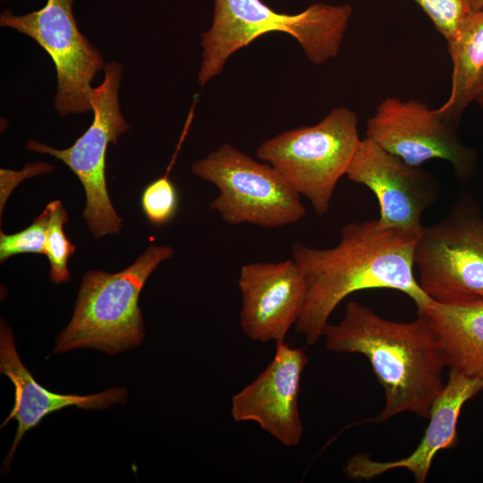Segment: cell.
<instances>
[{"label":"cell","instance_id":"obj_9","mask_svg":"<svg viewBox=\"0 0 483 483\" xmlns=\"http://www.w3.org/2000/svg\"><path fill=\"white\" fill-rule=\"evenodd\" d=\"M73 0H47L39 10L0 14V26L34 39L52 58L57 75L55 106L61 116L92 111L91 82L105 67L104 58L80 31L72 13Z\"/></svg>","mask_w":483,"mask_h":483},{"label":"cell","instance_id":"obj_22","mask_svg":"<svg viewBox=\"0 0 483 483\" xmlns=\"http://www.w3.org/2000/svg\"><path fill=\"white\" fill-rule=\"evenodd\" d=\"M472 12L480 11L483 9V0H467Z\"/></svg>","mask_w":483,"mask_h":483},{"label":"cell","instance_id":"obj_23","mask_svg":"<svg viewBox=\"0 0 483 483\" xmlns=\"http://www.w3.org/2000/svg\"><path fill=\"white\" fill-rule=\"evenodd\" d=\"M476 102L483 109V87L476 98Z\"/></svg>","mask_w":483,"mask_h":483},{"label":"cell","instance_id":"obj_16","mask_svg":"<svg viewBox=\"0 0 483 483\" xmlns=\"http://www.w3.org/2000/svg\"><path fill=\"white\" fill-rule=\"evenodd\" d=\"M431 326L445 366L483 377V301H432L418 309Z\"/></svg>","mask_w":483,"mask_h":483},{"label":"cell","instance_id":"obj_12","mask_svg":"<svg viewBox=\"0 0 483 483\" xmlns=\"http://www.w3.org/2000/svg\"><path fill=\"white\" fill-rule=\"evenodd\" d=\"M272 361L234 394L231 415L236 422L253 421L282 445H298L303 433L299 411L301 378L308 358L301 348L275 343Z\"/></svg>","mask_w":483,"mask_h":483},{"label":"cell","instance_id":"obj_4","mask_svg":"<svg viewBox=\"0 0 483 483\" xmlns=\"http://www.w3.org/2000/svg\"><path fill=\"white\" fill-rule=\"evenodd\" d=\"M170 246H149L131 266L117 273L88 271L75 301L72 318L56 337L55 353L94 348L115 354L144 339L139 299L151 273L173 257Z\"/></svg>","mask_w":483,"mask_h":483},{"label":"cell","instance_id":"obj_7","mask_svg":"<svg viewBox=\"0 0 483 483\" xmlns=\"http://www.w3.org/2000/svg\"><path fill=\"white\" fill-rule=\"evenodd\" d=\"M415 267L434 302L483 301V212L471 195L463 192L445 218L423 226Z\"/></svg>","mask_w":483,"mask_h":483},{"label":"cell","instance_id":"obj_10","mask_svg":"<svg viewBox=\"0 0 483 483\" xmlns=\"http://www.w3.org/2000/svg\"><path fill=\"white\" fill-rule=\"evenodd\" d=\"M366 136L412 165L445 160L462 182L471 179L477 170V152L461 140L436 109L418 99L385 97L367 122Z\"/></svg>","mask_w":483,"mask_h":483},{"label":"cell","instance_id":"obj_6","mask_svg":"<svg viewBox=\"0 0 483 483\" xmlns=\"http://www.w3.org/2000/svg\"><path fill=\"white\" fill-rule=\"evenodd\" d=\"M191 172L217 188L209 208L226 224L278 228L306 214L300 194L275 167L230 144L193 163Z\"/></svg>","mask_w":483,"mask_h":483},{"label":"cell","instance_id":"obj_13","mask_svg":"<svg viewBox=\"0 0 483 483\" xmlns=\"http://www.w3.org/2000/svg\"><path fill=\"white\" fill-rule=\"evenodd\" d=\"M240 324L253 341L284 342L302 311L307 285L292 258L280 262H253L241 268Z\"/></svg>","mask_w":483,"mask_h":483},{"label":"cell","instance_id":"obj_17","mask_svg":"<svg viewBox=\"0 0 483 483\" xmlns=\"http://www.w3.org/2000/svg\"><path fill=\"white\" fill-rule=\"evenodd\" d=\"M447 46L453 63L452 87L447 100L436 111L456 129L483 87V9L468 16Z\"/></svg>","mask_w":483,"mask_h":483},{"label":"cell","instance_id":"obj_21","mask_svg":"<svg viewBox=\"0 0 483 483\" xmlns=\"http://www.w3.org/2000/svg\"><path fill=\"white\" fill-rule=\"evenodd\" d=\"M446 42L453 39L472 13L467 0H413Z\"/></svg>","mask_w":483,"mask_h":483},{"label":"cell","instance_id":"obj_2","mask_svg":"<svg viewBox=\"0 0 483 483\" xmlns=\"http://www.w3.org/2000/svg\"><path fill=\"white\" fill-rule=\"evenodd\" d=\"M323 336L334 352L360 353L369 361L384 389L386 403L372 421L384 423L404 411L428 419L444 388L445 366L439 343L418 314L411 322L384 318L366 305L349 301L337 324H327Z\"/></svg>","mask_w":483,"mask_h":483},{"label":"cell","instance_id":"obj_15","mask_svg":"<svg viewBox=\"0 0 483 483\" xmlns=\"http://www.w3.org/2000/svg\"><path fill=\"white\" fill-rule=\"evenodd\" d=\"M0 372L9 377L14 386V404L3 422H18L12 447L3 467L9 468L15 450L25 433L34 428L47 415L68 406L85 410H104L115 403L123 404L128 392L112 387L97 394H61L48 391L39 385L21 362L16 351L13 332L2 319L0 326Z\"/></svg>","mask_w":483,"mask_h":483},{"label":"cell","instance_id":"obj_11","mask_svg":"<svg viewBox=\"0 0 483 483\" xmlns=\"http://www.w3.org/2000/svg\"><path fill=\"white\" fill-rule=\"evenodd\" d=\"M377 197L381 225L420 233L424 212L440 194L437 179L420 166L406 163L373 140H361L346 173Z\"/></svg>","mask_w":483,"mask_h":483},{"label":"cell","instance_id":"obj_14","mask_svg":"<svg viewBox=\"0 0 483 483\" xmlns=\"http://www.w3.org/2000/svg\"><path fill=\"white\" fill-rule=\"evenodd\" d=\"M481 391L483 377L450 369L448 379L431 406L422 439L411 454L387 462L375 461L367 453L356 454L348 460L344 473L351 479L372 480L391 470L405 469L417 483L426 482L436 453L458 444L457 424L462 406Z\"/></svg>","mask_w":483,"mask_h":483},{"label":"cell","instance_id":"obj_20","mask_svg":"<svg viewBox=\"0 0 483 483\" xmlns=\"http://www.w3.org/2000/svg\"><path fill=\"white\" fill-rule=\"evenodd\" d=\"M49 211L46 207L24 230L13 234L0 233V261L21 253H46L47 228Z\"/></svg>","mask_w":483,"mask_h":483},{"label":"cell","instance_id":"obj_5","mask_svg":"<svg viewBox=\"0 0 483 483\" xmlns=\"http://www.w3.org/2000/svg\"><path fill=\"white\" fill-rule=\"evenodd\" d=\"M352 110L333 109L318 123L284 131L263 141L257 157L275 167L318 216L326 215L338 181L361 139Z\"/></svg>","mask_w":483,"mask_h":483},{"label":"cell","instance_id":"obj_18","mask_svg":"<svg viewBox=\"0 0 483 483\" xmlns=\"http://www.w3.org/2000/svg\"><path fill=\"white\" fill-rule=\"evenodd\" d=\"M49 211L46 253L49 264V277L60 284L71 279L68 261L76 248L70 242L64 231V225L68 222L67 212L60 200H53L47 205Z\"/></svg>","mask_w":483,"mask_h":483},{"label":"cell","instance_id":"obj_1","mask_svg":"<svg viewBox=\"0 0 483 483\" xmlns=\"http://www.w3.org/2000/svg\"><path fill=\"white\" fill-rule=\"evenodd\" d=\"M419 233L385 226L376 219L347 223L333 248L317 249L293 242L292 258L307 285L296 332L309 345H314L323 336L339 303L361 290L402 292L413 301L417 309L431 303L414 275Z\"/></svg>","mask_w":483,"mask_h":483},{"label":"cell","instance_id":"obj_3","mask_svg":"<svg viewBox=\"0 0 483 483\" xmlns=\"http://www.w3.org/2000/svg\"><path fill=\"white\" fill-rule=\"evenodd\" d=\"M213 22L202 32L201 86L220 74L227 59L270 32L292 36L309 60L321 64L339 52L352 13L350 4L315 3L299 13H278L261 0H214Z\"/></svg>","mask_w":483,"mask_h":483},{"label":"cell","instance_id":"obj_19","mask_svg":"<svg viewBox=\"0 0 483 483\" xmlns=\"http://www.w3.org/2000/svg\"><path fill=\"white\" fill-rule=\"evenodd\" d=\"M179 201L178 190L168 173L148 183L140 197L146 218L156 226L166 225L175 217Z\"/></svg>","mask_w":483,"mask_h":483},{"label":"cell","instance_id":"obj_8","mask_svg":"<svg viewBox=\"0 0 483 483\" xmlns=\"http://www.w3.org/2000/svg\"><path fill=\"white\" fill-rule=\"evenodd\" d=\"M103 70V81L90 94L92 123L73 145L58 149L34 140L26 144L29 150L61 160L79 178L86 194L83 218L97 238L117 233L122 227V219L107 192L106 156L108 145H115L120 135L130 129L119 105L123 67L113 61L106 64Z\"/></svg>","mask_w":483,"mask_h":483}]
</instances>
